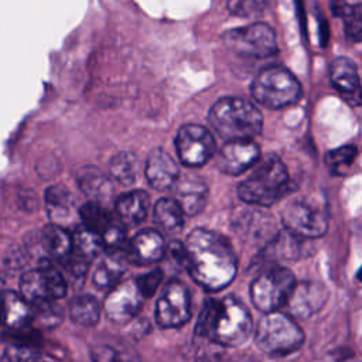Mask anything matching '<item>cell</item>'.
<instances>
[{
  "label": "cell",
  "instance_id": "obj_37",
  "mask_svg": "<svg viewBox=\"0 0 362 362\" xmlns=\"http://www.w3.org/2000/svg\"><path fill=\"white\" fill-rule=\"evenodd\" d=\"M100 239L102 246L109 250V255H115L126 245V230L119 221H113L100 235Z\"/></svg>",
  "mask_w": 362,
  "mask_h": 362
},
{
  "label": "cell",
  "instance_id": "obj_3",
  "mask_svg": "<svg viewBox=\"0 0 362 362\" xmlns=\"http://www.w3.org/2000/svg\"><path fill=\"white\" fill-rule=\"evenodd\" d=\"M208 120L215 133L226 141L252 140L263 127V116L259 109L236 96L216 100L209 110Z\"/></svg>",
  "mask_w": 362,
  "mask_h": 362
},
{
  "label": "cell",
  "instance_id": "obj_5",
  "mask_svg": "<svg viewBox=\"0 0 362 362\" xmlns=\"http://www.w3.org/2000/svg\"><path fill=\"white\" fill-rule=\"evenodd\" d=\"M255 342L270 356H286L303 345L304 332L291 317L273 311L259 321Z\"/></svg>",
  "mask_w": 362,
  "mask_h": 362
},
{
  "label": "cell",
  "instance_id": "obj_35",
  "mask_svg": "<svg viewBox=\"0 0 362 362\" xmlns=\"http://www.w3.org/2000/svg\"><path fill=\"white\" fill-rule=\"evenodd\" d=\"M61 308L54 301H40L31 304V322L40 327L51 328L61 322Z\"/></svg>",
  "mask_w": 362,
  "mask_h": 362
},
{
  "label": "cell",
  "instance_id": "obj_31",
  "mask_svg": "<svg viewBox=\"0 0 362 362\" xmlns=\"http://www.w3.org/2000/svg\"><path fill=\"white\" fill-rule=\"evenodd\" d=\"M154 222L165 232H177L182 228L184 219L180 206L170 198H161L154 206Z\"/></svg>",
  "mask_w": 362,
  "mask_h": 362
},
{
  "label": "cell",
  "instance_id": "obj_4",
  "mask_svg": "<svg viewBox=\"0 0 362 362\" xmlns=\"http://www.w3.org/2000/svg\"><path fill=\"white\" fill-rule=\"evenodd\" d=\"M291 188L284 163L277 156H267L239 184L238 195L249 205L270 206L279 202Z\"/></svg>",
  "mask_w": 362,
  "mask_h": 362
},
{
  "label": "cell",
  "instance_id": "obj_8",
  "mask_svg": "<svg viewBox=\"0 0 362 362\" xmlns=\"http://www.w3.org/2000/svg\"><path fill=\"white\" fill-rule=\"evenodd\" d=\"M284 229L298 238H320L328 229V212L317 199L290 201L281 212Z\"/></svg>",
  "mask_w": 362,
  "mask_h": 362
},
{
  "label": "cell",
  "instance_id": "obj_39",
  "mask_svg": "<svg viewBox=\"0 0 362 362\" xmlns=\"http://www.w3.org/2000/svg\"><path fill=\"white\" fill-rule=\"evenodd\" d=\"M161 280H163V272L160 269H154L146 274L139 276L134 280V284L137 286L140 294L144 298V297H151L156 293Z\"/></svg>",
  "mask_w": 362,
  "mask_h": 362
},
{
  "label": "cell",
  "instance_id": "obj_34",
  "mask_svg": "<svg viewBox=\"0 0 362 362\" xmlns=\"http://www.w3.org/2000/svg\"><path fill=\"white\" fill-rule=\"evenodd\" d=\"M102 239L99 235L79 226L72 236V253L90 262L102 249Z\"/></svg>",
  "mask_w": 362,
  "mask_h": 362
},
{
  "label": "cell",
  "instance_id": "obj_43",
  "mask_svg": "<svg viewBox=\"0 0 362 362\" xmlns=\"http://www.w3.org/2000/svg\"><path fill=\"white\" fill-rule=\"evenodd\" d=\"M3 324V313H1V303H0V325Z\"/></svg>",
  "mask_w": 362,
  "mask_h": 362
},
{
  "label": "cell",
  "instance_id": "obj_20",
  "mask_svg": "<svg viewBox=\"0 0 362 362\" xmlns=\"http://www.w3.org/2000/svg\"><path fill=\"white\" fill-rule=\"evenodd\" d=\"M165 243L163 236L153 229L140 230L126 246V255L130 262L137 264L154 263L163 259Z\"/></svg>",
  "mask_w": 362,
  "mask_h": 362
},
{
  "label": "cell",
  "instance_id": "obj_22",
  "mask_svg": "<svg viewBox=\"0 0 362 362\" xmlns=\"http://www.w3.org/2000/svg\"><path fill=\"white\" fill-rule=\"evenodd\" d=\"M3 324L13 329H23L31 324V304L13 290L0 293Z\"/></svg>",
  "mask_w": 362,
  "mask_h": 362
},
{
  "label": "cell",
  "instance_id": "obj_44",
  "mask_svg": "<svg viewBox=\"0 0 362 362\" xmlns=\"http://www.w3.org/2000/svg\"><path fill=\"white\" fill-rule=\"evenodd\" d=\"M37 362H44V361H37Z\"/></svg>",
  "mask_w": 362,
  "mask_h": 362
},
{
  "label": "cell",
  "instance_id": "obj_24",
  "mask_svg": "<svg viewBox=\"0 0 362 362\" xmlns=\"http://www.w3.org/2000/svg\"><path fill=\"white\" fill-rule=\"evenodd\" d=\"M41 245L47 260H64L72 250V236L61 225H48L41 232Z\"/></svg>",
  "mask_w": 362,
  "mask_h": 362
},
{
  "label": "cell",
  "instance_id": "obj_32",
  "mask_svg": "<svg viewBox=\"0 0 362 362\" xmlns=\"http://www.w3.org/2000/svg\"><path fill=\"white\" fill-rule=\"evenodd\" d=\"M109 170L116 181L132 185L139 175V158L130 151H122L110 160Z\"/></svg>",
  "mask_w": 362,
  "mask_h": 362
},
{
  "label": "cell",
  "instance_id": "obj_18",
  "mask_svg": "<svg viewBox=\"0 0 362 362\" xmlns=\"http://www.w3.org/2000/svg\"><path fill=\"white\" fill-rule=\"evenodd\" d=\"M173 201L180 206L182 214L195 216L204 209L206 204L208 188L201 178L185 175L178 178L173 185Z\"/></svg>",
  "mask_w": 362,
  "mask_h": 362
},
{
  "label": "cell",
  "instance_id": "obj_36",
  "mask_svg": "<svg viewBox=\"0 0 362 362\" xmlns=\"http://www.w3.org/2000/svg\"><path fill=\"white\" fill-rule=\"evenodd\" d=\"M40 351L30 344H10L4 348L0 362H37Z\"/></svg>",
  "mask_w": 362,
  "mask_h": 362
},
{
  "label": "cell",
  "instance_id": "obj_9",
  "mask_svg": "<svg viewBox=\"0 0 362 362\" xmlns=\"http://www.w3.org/2000/svg\"><path fill=\"white\" fill-rule=\"evenodd\" d=\"M66 293V280L52 262L42 259L38 267L24 272L20 277V294L30 303L54 301Z\"/></svg>",
  "mask_w": 362,
  "mask_h": 362
},
{
  "label": "cell",
  "instance_id": "obj_17",
  "mask_svg": "<svg viewBox=\"0 0 362 362\" xmlns=\"http://www.w3.org/2000/svg\"><path fill=\"white\" fill-rule=\"evenodd\" d=\"M146 178L150 187L157 191L170 189L180 178L178 165L165 150L157 147L147 156Z\"/></svg>",
  "mask_w": 362,
  "mask_h": 362
},
{
  "label": "cell",
  "instance_id": "obj_11",
  "mask_svg": "<svg viewBox=\"0 0 362 362\" xmlns=\"http://www.w3.org/2000/svg\"><path fill=\"white\" fill-rule=\"evenodd\" d=\"M216 143L208 129L199 124H184L175 136V150L182 164L199 167L215 153Z\"/></svg>",
  "mask_w": 362,
  "mask_h": 362
},
{
  "label": "cell",
  "instance_id": "obj_26",
  "mask_svg": "<svg viewBox=\"0 0 362 362\" xmlns=\"http://www.w3.org/2000/svg\"><path fill=\"white\" fill-rule=\"evenodd\" d=\"M264 252L269 257L283 262L297 260L301 255V239L287 229L279 230L276 236L264 246Z\"/></svg>",
  "mask_w": 362,
  "mask_h": 362
},
{
  "label": "cell",
  "instance_id": "obj_23",
  "mask_svg": "<svg viewBox=\"0 0 362 362\" xmlns=\"http://www.w3.org/2000/svg\"><path fill=\"white\" fill-rule=\"evenodd\" d=\"M148 195L147 192L137 189L127 192L116 199L115 211L119 216V222L127 226H136L141 223L148 211Z\"/></svg>",
  "mask_w": 362,
  "mask_h": 362
},
{
  "label": "cell",
  "instance_id": "obj_27",
  "mask_svg": "<svg viewBox=\"0 0 362 362\" xmlns=\"http://www.w3.org/2000/svg\"><path fill=\"white\" fill-rule=\"evenodd\" d=\"M124 273V264L116 255L103 257L93 272V283L100 290H112L120 283Z\"/></svg>",
  "mask_w": 362,
  "mask_h": 362
},
{
  "label": "cell",
  "instance_id": "obj_10",
  "mask_svg": "<svg viewBox=\"0 0 362 362\" xmlns=\"http://www.w3.org/2000/svg\"><path fill=\"white\" fill-rule=\"evenodd\" d=\"M223 41L230 51L246 58H267L277 49L276 34L264 23L229 30L223 34Z\"/></svg>",
  "mask_w": 362,
  "mask_h": 362
},
{
  "label": "cell",
  "instance_id": "obj_40",
  "mask_svg": "<svg viewBox=\"0 0 362 362\" xmlns=\"http://www.w3.org/2000/svg\"><path fill=\"white\" fill-rule=\"evenodd\" d=\"M356 156V147L355 146H342L339 148L331 150L325 156V163L334 168H338L344 164H349Z\"/></svg>",
  "mask_w": 362,
  "mask_h": 362
},
{
  "label": "cell",
  "instance_id": "obj_41",
  "mask_svg": "<svg viewBox=\"0 0 362 362\" xmlns=\"http://www.w3.org/2000/svg\"><path fill=\"white\" fill-rule=\"evenodd\" d=\"M233 362H259V361H256V359H253V358H250V356H242V358L235 359Z\"/></svg>",
  "mask_w": 362,
  "mask_h": 362
},
{
  "label": "cell",
  "instance_id": "obj_42",
  "mask_svg": "<svg viewBox=\"0 0 362 362\" xmlns=\"http://www.w3.org/2000/svg\"><path fill=\"white\" fill-rule=\"evenodd\" d=\"M4 284H6V279H4L3 272L0 270V293H3V291H4Z\"/></svg>",
  "mask_w": 362,
  "mask_h": 362
},
{
  "label": "cell",
  "instance_id": "obj_25",
  "mask_svg": "<svg viewBox=\"0 0 362 362\" xmlns=\"http://www.w3.org/2000/svg\"><path fill=\"white\" fill-rule=\"evenodd\" d=\"M45 205L49 216L59 225L74 216L75 201L71 192L61 185H52L45 191Z\"/></svg>",
  "mask_w": 362,
  "mask_h": 362
},
{
  "label": "cell",
  "instance_id": "obj_6",
  "mask_svg": "<svg viewBox=\"0 0 362 362\" xmlns=\"http://www.w3.org/2000/svg\"><path fill=\"white\" fill-rule=\"evenodd\" d=\"M252 96L267 109H280L296 103L301 85L284 66L263 68L252 82Z\"/></svg>",
  "mask_w": 362,
  "mask_h": 362
},
{
  "label": "cell",
  "instance_id": "obj_28",
  "mask_svg": "<svg viewBox=\"0 0 362 362\" xmlns=\"http://www.w3.org/2000/svg\"><path fill=\"white\" fill-rule=\"evenodd\" d=\"M93 362H140L137 351L126 344L102 342L90 348Z\"/></svg>",
  "mask_w": 362,
  "mask_h": 362
},
{
  "label": "cell",
  "instance_id": "obj_29",
  "mask_svg": "<svg viewBox=\"0 0 362 362\" xmlns=\"http://www.w3.org/2000/svg\"><path fill=\"white\" fill-rule=\"evenodd\" d=\"M69 315L72 321L79 325H95L100 317V304L93 296H78L69 305Z\"/></svg>",
  "mask_w": 362,
  "mask_h": 362
},
{
  "label": "cell",
  "instance_id": "obj_16",
  "mask_svg": "<svg viewBox=\"0 0 362 362\" xmlns=\"http://www.w3.org/2000/svg\"><path fill=\"white\" fill-rule=\"evenodd\" d=\"M328 298V290L318 281H303L294 286L286 305L291 315L308 318L322 308Z\"/></svg>",
  "mask_w": 362,
  "mask_h": 362
},
{
  "label": "cell",
  "instance_id": "obj_1",
  "mask_svg": "<svg viewBox=\"0 0 362 362\" xmlns=\"http://www.w3.org/2000/svg\"><path fill=\"white\" fill-rule=\"evenodd\" d=\"M185 267L197 284L208 291H219L235 279L238 259L232 245L222 235L208 229H194L184 243Z\"/></svg>",
  "mask_w": 362,
  "mask_h": 362
},
{
  "label": "cell",
  "instance_id": "obj_14",
  "mask_svg": "<svg viewBox=\"0 0 362 362\" xmlns=\"http://www.w3.org/2000/svg\"><path fill=\"white\" fill-rule=\"evenodd\" d=\"M141 304L143 296L134 281L130 280L119 283L109 291L103 303V310L110 321L116 324H126L137 315Z\"/></svg>",
  "mask_w": 362,
  "mask_h": 362
},
{
  "label": "cell",
  "instance_id": "obj_38",
  "mask_svg": "<svg viewBox=\"0 0 362 362\" xmlns=\"http://www.w3.org/2000/svg\"><path fill=\"white\" fill-rule=\"evenodd\" d=\"M269 4L266 1H257V0H235V1H229L226 4L228 10L235 14V16H240V17H250V16H257L264 13V8Z\"/></svg>",
  "mask_w": 362,
  "mask_h": 362
},
{
  "label": "cell",
  "instance_id": "obj_19",
  "mask_svg": "<svg viewBox=\"0 0 362 362\" xmlns=\"http://www.w3.org/2000/svg\"><path fill=\"white\" fill-rule=\"evenodd\" d=\"M329 78L337 90L351 105L361 102V82L356 65L346 57H338L331 62Z\"/></svg>",
  "mask_w": 362,
  "mask_h": 362
},
{
  "label": "cell",
  "instance_id": "obj_21",
  "mask_svg": "<svg viewBox=\"0 0 362 362\" xmlns=\"http://www.w3.org/2000/svg\"><path fill=\"white\" fill-rule=\"evenodd\" d=\"M78 185L90 202L103 205L113 197V184L110 178L96 167H83L78 173Z\"/></svg>",
  "mask_w": 362,
  "mask_h": 362
},
{
  "label": "cell",
  "instance_id": "obj_2",
  "mask_svg": "<svg viewBox=\"0 0 362 362\" xmlns=\"http://www.w3.org/2000/svg\"><path fill=\"white\" fill-rule=\"evenodd\" d=\"M252 315L236 297L208 298L199 313L195 334L222 346H238L252 334Z\"/></svg>",
  "mask_w": 362,
  "mask_h": 362
},
{
  "label": "cell",
  "instance_id": "obj_33",
  "mask_svg": "<svg viewBox=\"0 0 362 362\" xmlns=\"http://www.w3.org/2000/svg\"><path fill=\"white\" fill-rule=\"evenodd\" d=\"M331 7L335 16L344 17L346 35L352 41H359L361 33H362V4L361 3H332Z\"/></svg>",
  "mask_w": 362,
  "mask_h": 362
},
{
  "label": "cell",
  "instance_id": "obj_30",
  "mask_svg": "<svg viewBox=\"0 0 362 362\" xmlns=\"http://www.w3.org/2000/svg\"><path fill=\"white\" fill-rule=\"evenodd\" d=\"M79 218L82 222V226L96 235H102L107 226L115 221L112 218V215L109 214V211L103 206L99 205L96 202H90L88 201L86 204H83L79 211Z\"/></svg>",
  "mask_w": 362,
  "mask_h": 362
},
{
  "label": "cell",
  "instance_id": "obj_12",
  "mask_svg": "<svg viewBox=\"0 0 362 362\" xmlns=\"http://www.w3.org/2000/svg\"><path fill=\"white\" fill-rule=\"evenodd\" d=\"M191 317V300L187 287L171 281L164 288L156 304V322L161 328H177Z\"/></svg>",
  "mask_w": 362,
  "mask_h": 362
},
{
  "label": "cell",
  "instance_id": "obj_13",
  "mask_svg": "<svg viewBox=\"0 0 362 362\" xmlns=\"http://www.w3.org/2000/svg\"><path fill=\"white\" fill-rule=\"evenodd\" d=\"M233 230L246 243L267 245L279 232L276 229L274 218L263 211L249 208L240 209L233 216Z\"/></svg>",
  "mask_w": 362,
  "mask_h": 362
},
{
  "label": "cell",
  "instance_id": "obj_7",
  "mask_svg": "<svg viewBox=\"0 0 362 362\" xmlns=\"http://www.w3.org/2000/svg\"><path fill=\"white\" fill-rule=\"evenodd\" d=\"M296 286L294 274L283 266H272L259 273L250 284V298L253 305L263 313L277 311L286 305Z\"/></svg>",
  "mask_w": 362,
  "mask_h": 362
},
{
  "label": "cell",
  "instance_id": "obj_15",
  "mask_svg": "<svg viewBox=\"0 0 362 362\" xmlns=\"http://www.w3.org/2000/svg\"><path fill=\"white\" fill-rule=\"evenodd\" d=\"M259 146L253 140L226 141L215 157L216 167L229 175H238L257 163Z\"/></svg>",
  "mask_w": 362,
  "mask_h": 362
}]
</instances>
